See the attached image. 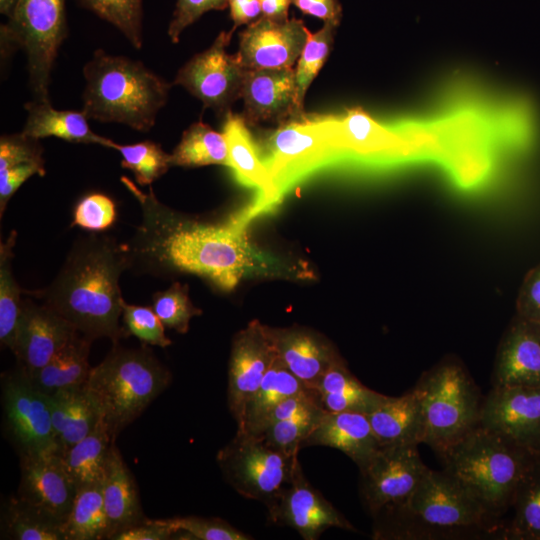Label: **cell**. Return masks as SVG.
<instances>
[{
    "instance_id": "obj_13",
    "label": "cell",
    "mask_w": 540,
    "mask_h": 540,
    "mask_svg": "<svg viewBox=\"0 0 540 540\" xmlns=\"http://www.w3.org/2000/svg\"><path fill=\"white\" fill-rule=\"evenodd\" d=\"M429 468L417 445L381 446L360 469V495L368 512L399 506L415 491Z\"/></svg>"
},
{
    "instance_id": "obj_46",
    "label": "cell",
    "mask_w": 540,
    "mask_h": 540,
    "mask_svg": "<svg viewBox=\"0 0 540 540\" xmlns=\"http://www.w3.org/2000/svg\"><path fill=\"white\" fill-rule=\"evenodd\" d=\"M114 201L102 193L84 196L74 209L72 226L89 231H102L109 228L116 219Z\"/></svg>"
},
{
    "instance_id": "obj_39",
    "label": "cell",
    "mask_w": 540,
    "mask_h": 540,
    "mask_svg": "<svg viewBox=\"0 0 540 540\" xmlns=\"http://www.w3.org/2000/svg\"><path fill=\"white\" fill-rule=\"evenodd\" d=\"M336 25L324 22L320 30H308L305 46L297 60L295 71L297 105L304 111V98L307 89L325 63L332 43Z\"/></svg>"
},
{
    "instance_id": "obj_8",
    "label": "cell",
    "mask_w": 540,
    "mask_h": 540,
    "mask_svg": "<svg viewBox=\"0 0 540 540\" xmlns=\"http://www.w3.org/2000/svg\"><path fill=\"white\" fill-rule=\"evenodd\" d=\"M257 146L281 196L295 181L344 154L339 118L306 112L264 132Z\"/></svg>"
},
{
    "instance_id": "obj_51",
    "label": "cell",
    "mask_w": 540,
    "mask_h": 540,
    "mask_svg": "<svg viewBox=\"0 0 540 540\" xmlns=\"http://www.w3.org/2000/svg\"><path fill=\"white\" fill-rule=\"evenodd\" d=\"M292 3L303 14L317 17L336 26L342 17V7L338 0H293Z\"/></svg>"
},
{
    "instance_id": "obj_52",
    "label": "cell",
    "mask_w": 540,
    "mask_h": 540,
    "mask_svg": "<svg viewBox=\"0 0 540 540\" xmlns=\"http://www.w3.org/2000/svg\"><path fill=\"white\" fill-rule=\"evenodd\" d=\"M230 17L233 21L231 33L242 25H249L262 16L260 0H228Z\"/></svg>"
},
{
    "instance_id": "obj_21",
    "label": "cell",
    "mask_w": 540,
    "mask_h": 540,
    "mask_svg": "<svg viewBox=\"0 0 540 540\" xmlns=\"http://www.w3.org/2000/svg\"><path fill=\"white\" fill-rule=\"evenodd\" d=\"M493 386L540 387V323L513 317L499 342Z\"/></svg>"
},
{
    "instance_id": "obj_55",
    "label": "cell",
    "mask_w": 540,
    "mask_h": 540,
    "mask_svg": "<svg viewBox=\"0 0 540 540\" xmlns=\"http://www.w3.org/2000/svg\"><path fill=\"white\" fill-rule=\"evenodd\" d=\"M538 460L540 461V456H539V459H538Z\"/></svg>"
},
{
    "instance_id": "obj_36",
    "label": "cell",
    "mask_w": 540,
    "mask_h": 540,
    "mask_svg": "<svg viewBox=\"0 0 540 540\" xmlns=\"http://www.w3.org/2000/svg\"><path fill=\"white\" fill-rule=\"evenodd\" d=\"M63 530L65 540L106 539L108 523L103 501V482L77 489Z\"/></svg>"
},
{
    "instance_id": "obj_6",
    "label": "cell",
    "mask_w": 540,
    "mask_h": 540,
    "mask_svg": "<svg viewBox=\"0 0 540 540\" xmlns=\"http://www.w3.org/2000/svg\"><path fill=\"white\" fill-rule=\"evenodd\" d=\"M171 379L170 371L149 348H124L117 343L101 363L91 368L85 387L115 442Z\"/></svg>"
},
{
    "instance_id": "obj_25",
    "label": "cell",
    "mask_w": 540,
    "mask_h": 540,
    "mask_svg": "<svg viewBox=\"0 0 540 540\" xmlns=\"http://www.w3.org/2000/svg\"><path fill=\"white\" fill-rule=\"evenodd\" d=\"M103 501L107 516L106 539L144 522L138 489L131 471L115 442L112 443L103 480Z\"/></svg>"
},
{
    "instance_id": "obj_3",
    "label": "cell",
    "mask_w": 540,
    "mask_h": 540,
    "mask_svg": "<svg viewBox=\"0 0 540 540\" xmlns=\"http://www.w3.org/2000/svg\"><path fill=\"white\" fill-rule=\"evenodd\" d=\"M374 539H432L487 528L484 507L450 474L429 469L407 501L373 516Z\"/></svg>"
},
{
    "instance_id": "obj_31",
    "label": "cell",
    "mask_w": 540,
    "mask_h": 540,
    "mask_svg": "<svg viewBox=\"0 0 540 540\" xmlns=\"http://www.w3.org/2000/svg\"><path fill=\"white\" fill-rule=\"evenodd\" d=\"M93 341L81 334L62 347L42 368L28 375L43 393L84 385L88 379L90 346Z\"/></svg>"
},
{
    "instance_id": "obj_5",
    "label": "cell",
    "mask_w": 540,
    "mask_h": 540,
    "mask_svg": "<svg viewBox=\"0 0 540 540\" xmlns=\"http://www.w3.org/2000/svg\"><path fill=\"white\" fill-rule=\"evenodd\" d=\"M441 458L445 470L493 520L512 506L522 480L538 456L480 425Z\"/></svg>"
},
{
    "instance_id": "obj_49",
    "label": "cell",
    "mask_w": 540,
    "mask_h": 540,
    "mask_svg": "<svg viewBox=\"0 0 540 540\" xmlns=\"http://www.w3.org/2000/svg\"><path fill=\"white\" fill-rule=\"evenodd\" d=\"M516 314L540 323V263L525 275L516 298Z\"/></svg>"
},
{
    "instance_id": "obj_1",
    "label": "cell",
    "mask_w": 540,
    "mask_h": 540,
    "mask_svg": "<svg viewBox=\"0 0 540 540\" xmlns=\"http://www.w3.org/2000/svg\"><path fill=\"white\" fill-rule=\"evenodd\" d=\"M121 182L139 202L141 222L126 245L129 270L168 276L191 273L222 291L233 290L247 275L264 268L263 255L232 218L218 224L191 220L146 193L126 176Z\"/></svg>"
},
{
    "instance_id": "obj_48",
    "label": "cell",
    "mask_w": 540,
    "mask_h": 540,
    "mask_svg": "<svg viewBox=\"0 0 540 540\" xmlns=\"http://www.w3.org/2000/svg\"><path fill=\"white\" fill-rule=\"evenodd\" d=\"M228 0H177L176 7L168 27V36L173 43L179 41L185 28L197 21L210 10H224Z\"/></svg>"
},
{
    "instance_id": "obj_23",
    "label": "cell",
    "mask_w": 540,
    "mask_h": 540,
    "mask_svg": "<svg viewBox=\"0 0 540 540\" xmlns=\"http://www.w3.org/2000/svg\"><path fill=\"white\" fill-rule=\"evenodd\" d=\"M241 113L248 126L270 121L277 124L299 115L293 68L248 70Z\"/></svg>"
},
{
    "instance_id": "obj_41",
    "label": "cell",
    "mask_w": 540,
    "mask_h": 540,
    "mask_svg": "<svg viewBox=\"0 0 540 540\" xmlns=\"http://www.w3.org/2000/svg\"><path fill=\"white\" fill-rule=\"evenodd\" d=\"M323 408L290 419L273 423L258 436L269 447L287 455L295 456L303 448V443L316 428L322 416ZM252 435V434H251Z\"/></svg>"
},
{
    "instance_id": "obj_38",
    "label": "cell",
    "mask_w": 540,
    "mask_h": 540,
    "mask_svg": "<svg viewBox=\"0 0 540 540\" xmlns=\"http://www.w3.org/2000/svg\"><path fill=\"white\" fill-rule=\"evenodd\" d=\"M514 516L501 534L507 539L540 540V461L519 485L512 506Z\"/></svg>"
},
{
    "instance_id": "obj_15",
    "label": "cell",
    "mask_w": 540,
    "mask_h": 540,
    "mask_svg": "<svg viewBox=\"0 0 540 540\" xmlns=\"http://www.w3.org/2000/svg\"><path fill=\"white\" fill-rule=\"evenodd\" d=\"M479 425L540 456V387L493 386Z\"/></svg>"
},
{
    "instance_id": "obj_14",
    "label": "cell",
    "mask_w": 540,
    "mask_h": 540,
    "mask_svg": "<svg viewBox=\"0 0 540 540\" xmlns=\"http://www.w3.org/2000/svg\"><path fill=\"white\" fill-rule=\"evenodd\" d=\"M267 510L270 522L294 529L304 540H317L330 528L357 531L306 479L299 458L289 482Z\"/></svg>"
},
{
    "instance_id": "obj_19",
    "label": "cell",
    "mask_w": 540,
    "mask_h": 540,
    "mask_svg": "<svg viewBox=\"0 0 540 540\" xmlns=\"http://www.w3.org/2000/svg\"><path fill=\"white\" fill-rule=\"evenodd\" d=\"M20 470L18 496L64 525L77 488L64 467L61 453L21 454Z\"/></svg>"
},
{
    "instance_id": "obj_22",
    "label": "cell",
    "mask_w": 540,
    "mask_h": 540,
    "mask_svg": "<svg viewBox=\"0 0 540 540\" xmlns=\"http://www.w3.org/2000/svg\"><path fill=\"white\" fill-rule=\"evenodd\" d=\"M266 330L278 359L311 389H315L332 365L344 361L329 340L311 329L266 325Z\"/></svg>"
},
{
    "instance_id": "obj_43",
    "label": "cell",
    "mask_w": 540,
    "mask_h": 540,
    "mask_svg": "<svg viewBox=\"0 0 540 540\" xmlns=\"http://www.w3.org/2000/svg\"><path fill=\"white\" fill-rule=\"evenodd\" d=\"M188 290L187 285L174 282L168 289L154 293L152 298V309L163 325L181 334L189 331L193 317L202 314V310L193 305Z\"/></svg>"
},
{
    "instance_id": "obj_33",
    "label": "cell",
    "mask_w": 540,
    "mask_h": 540,
    "mask_svg": "<svg viewBox=\"0 0 540 540\" xmlns=\"http://www.w3.org/2000/svg\"><path fill=\"white\" fill-rule=\"evenodd\" d=\"M112 443L101 418L89 435L61 454L64 467L77 489L103 482Z\"/></svg>"
},
{
    "instance_id": "obj_12",
    "label": "cell",
    "mask_w": 540,
    "mask_h": 540,
    "mask_svg": "<svg viewBox=\"0 0 540 540\" xmlns=\"http://www.w3.org/2000/svg\"><path fill=\"white\" fill-rule=\"evenodd\" d=\"M4 420L21 454L60 452L55 440L49 397L19 367L2 375Z\"/></svg>"
},
{
    "instance_id": "obj_7",
    "label": "cell",
    "mask_w": 540,
    "mask_h": 540,
    "mask_svg": "<svg viewBox=\"0 0 540 540\" xmlns=\"http://www.w3.org/2000/svg\"><path fill=\"white\" fill-rule=\"evenodd\" d=\"M413 390L421 406L423 443L440 456L479 426L483 400L459 360L442 359L422 374Z\"/></svg>"
},
{
    "instance_id": "obj_29",
    "label": "cell",
    "mask_w": 540,
    "mask_h": 540,
    "mask_svg": "<svg viewBox=\"0 0 540 540\" xmlns=\"http://www.w3.org/2000/svg\"><path fill=\"white\" fill-rule=\"evenodd\" d=\"M380 446L423 443V418L413 389L398 397L388 396L367 415Z\"/></svg>"
},
{
    "instance_id": "obj_2",
    "label": "cell",
    "mask_w": 540,
    "mask_h": 540,
    "mask_svg": "<svg viewBox=\"0 0 540 540\" xmlns=\"http://www.w3.org/2000/svg\"><path fill=\"white\" fill-rule=\"evenodd\" d=\"M129 270L125 244L114 237L90 234L78 238L54 280L45 288L24 290L94 341L117 344L128 335L120 327L122 302L119 280Z\"/></svg>"
},
{
    "instance_id": "obj_17",
    "label": "cell",
    "mask_w": 540,
    "mask_h": 540,
    "mask_svg": "<svg viewBox=\"0 0 540 540\" xmlns=\"http://www.w3.org/2000/svg\"><path fill=\"white\" fill-rule=\"evenodd\" d=\"M222 133L228 146L229 167L236 179L257 191L253 204L238 215L232 216L237 223L246 227L257 215L267 213L277 205L282 196L261 159L257 143L241 114L228 111Z\"/></svg>"
},
{
    "instance_id": "obj_42",
    "label": "cell",
    "mask_w": 540,
    "mask_h": 540,
    "mask_svg": "<svg viewBox=\"0 0 540 540\" xmlns=\"http://www.w3.org/2000/svg\"><path fill=\"white\" fill-rule=\"evenodd\" d=\"M82 7L111 23L137 49L142 47V0H76Z\"/></svg>"
},
{
    "instance_id": "obj_44",
    "label": "cell",
    "mask_w": 540,
    "mask_h": 540,
    "mask_svg": "<svg viewBox=\"0 0 540 540\" xmlns=\"http://www.w3.org/2000/svg\"><path fill=\"white\" fill-rule=\"evenodd\" d=\"M175 531L177 539L189 540H252L253 537L220 518L199 516L163 519Z\"/></svg>"
},
{
    "instance_id": "obj_34",
    "label": "cell",
    "mask_w": 540,
    "mask_h": 540,
    "mask_svg": "<svg viewBox=\"0 0 540 540\" xmlns=\"http://www.w3.org/2000/svg\"><path fill=\"white\" fill-rule=\"evenodd\" d=\"M1 538L15 540H65L63 522L22 500L10 497L1 513Z\"/></svg>"
},
{
    "instance_id": "obj_35",
    "label": "cell",
    "mask_w": 540,
    "mask_h": 540,
    "mask_svg": "<svg viewBox=\"0 0 540 540\" xmlns=\"http://www.w3.org/2000/svg\"><path fill=\"white\" fill-rule=\"evenodd\" d=\"M171 166L201 167L224 165L229 167L228 146L223 133L201 121L191 124L170 154Z\"/></svg>"
},
{
    "instance_id": "obj_10",
    "label": "cell",
    "mask_w": 540,
    "mask_h": 540,
    "mask_svg": "<svg viewBox=\"0 0 540 540\" xmlns=\"http://www.w3.org/2000/svg\"><path fill=\"white\" fill-rule=\"evenodd\" d=\"M298 455L287 456L258 436L237 433L216 456L228 484L242 497L268 508L289 482Z\"/></svg>"
},
{
    "instance_id": "obj_54",
    "label": "cell",
    "mask_w": 540,
    "mask_h": 540,
    "mask_svg": "<svg viewBox=\"0 0 540 540\" xmlns=\"http://www.w3.org/2000/svg\"><path fill=\"white\" fill-rule=\"evenodd\" d=\"M19 0H0V12L10 18Z\"/></svg>"
},
{
    "instance_id": "obj_4",
    "label": "cell",
    "mask_w": 540,
    "mask_h": 540,
    "mask_svg": "<svg viewBox=\"0 0 540 540\" xmlns=\"http://www.w3.org/2000/svg\"><path fill=\"white\" fill-rule=\"evenodd\" d=\"M83 113L147 132L167 102L171 84L142 62L96 50L83 68Z\"/></svg>"
},
{
    "instance_id": "obj_30",
    "label": "cell",
    "mask_w": 540,
    "mask_h": 540,
    "mask_svg": "<svg viewBox=\"0 0 540 540\" xmlns=\"http://www.w3.org/2000/svg\"><path fill=\"white\" fill-rule=\"evenodd\" d=\"M45 160L39 139L23 132L0 138V216L20 188L33 175L44 176Z\"/></svg>"
},
{
    "instance_id": "obj_27",
    "label": "cell",
    "mask_w": 540,
    "mask_h": 540,
    "mask_svg": "<svg viewBox=\"0 0 540 540\" xmlns=\"http://www.w3.org/2000/svg\"><path fill=\"white\" fill-rule=\"evenodd\" d=\"M27 111L23 133L41 139L56 137L72 143L98 144L111 148L114 141L92 131L83 111L58 110L49 100H33L25 104Z\"/></svg>"
},
{
    "instance_id": "obj_18",
    "label": "cell",
    "mask_w": 540,
    "mask_h": 540,
    "mask_svg": "<svg viewBox=\"0 0 540 540\" xmlns=\"http://www.w3.org/2000/svg\"><path fill=\"white\" fill-rule=\"evenodd\" d=\"M297 18L276 21L261 16L239 34V61L247 70L292 68L307 40Z\"/></svg>"
},
{
    "instance_id": "obj_50",
    "label": "cell",
    "mask_w": 540,
    "mask_h": 540,
    "mask_svg": "<svg viewBox=\"0 0 540 540\" xmlns=\"http://www.w3.org/2000/svg\"><path fill=\"white\" fill-rule=\"evenodd\" d=\"M175 531L163 519H146L115 536L114 540H169L174 539Z\"/></svg>"
},
{
    "instance_id": "obj_16",
    "label": "cell",
    "mask_w": 540,
    "mask_h": 540,
    "mask_svg": "<svg viewBox=\"0 0 540 540\" xmlns=\"http://www.w3.org/2000/svg\"><path fill=\"white\" fill-rule=\"evenodd\" d=\"M266 325L252 320L233 338L228 364V408L237 431L243 427L246 407L276 358Z\"/></svg>"
},
{
    "instance_id": "obj_11",
    "label": "cell",
    "mask_w": 540,
    "mask_h": 540,
    "mask_svg": "<svg viewBox=\"0 0 540 540\" xmlns=\"http://www.w3.org/2000/svg\"><path fill=\"white\" fill-rule=\"evenodd\" d=\"M232 34L222 31L208 49L195 54L178 70L173 82L201 100L204 108L224 116L241 98L248 71L236 54L226 51Z\"/></svg>"
},
{
    "instance_id": "obj_26",
    "label": "cell",
    "mask_w": 540,
    "mask_h": 540,
    "mask_svg": "<svg viewBox=\"0 0 540 540\" xmlns=\"http://www.w3.org/2000/svg\"><path fill=\"white\" fill-rule=\"evenodd\" d=\"M52 425L61 454L89 435L101 420L85 384L48 395Z\"/></svg>"
},
{
    "instance_id": "obj_24",
    "label": "cell",
    "mask_w": 540,
    "mask_h": 540,
    "mask_svg": "<svg viewBox=\"0 0 540 540\" xmlns=\"http://www.w3.org/2000/svg\"><path fill=\"white\" fill-rule=\"evenodd\" d=\"M337 449L349 457L360 469L381 448L366 414L354 412H326L316 428L303 443Z\"/></svg>"
},
{
    "instance_id": "obj_40",
    "label": "cell",
    "mask_w": 540,
    "mask_h": 540,
    "mask_svg": "<svg viewBox=\"0 0 540 540\" xmlns=\"http://www.w3.org/2000/svg\"><path fill=\"white\" fill-rule=\"evenodd\" d=\"M111 148L121 154L122 167L131 170L142 186L150 185L171 167L170 154L150 140L129 145L113 142Z\"/></svg>"
},
{
    "instance_id": "obj_9",
    "label": "cell",
    "mask_w": 540,
    "mask_h": 540,
    "mask_svg": "<svg viewBox=\"0 0 540 540\" xmlns=\"http://www.w3.org/2000/svg\"><path fill=\"white\" fill-rule=\"evenodd\" d=\"M67 33L65 0H19L7 23L1 25V60L24 50L35 100H49L51 72Z\"/></svg>"
},
{
    "instance_id": "obj_47",
    "label": "cell",
    "mask_w": 540,
    "mask_h": 540,
    "mask_svg": "<svg viewBox=\"0 0 540 540\" xmlns=\"http://www.w3.org/2000/svg\"><path fill=\"white\" fill-rule=\"evenodd\" d=\"M318 396L320 405L326 412H354L366 415L378 408L388 397L367 386L348 394H318Z\"/></svg>"
},
{
    "instance_id": "obj_53",
    "label": "cell",
    "mask_w": 540,
    "mask_h": 540,
    "mask_svg": "<svg viewBox=\"0 0 540 540\" xmlns=\"http://www.w3.org/2000/svg\"><path fill=\"white\" fill-rule=\"evenodd\" d=\"M262 7V16L276 20H288V10L293 0H260Z\"/></svg>"
},
{
    "instance_id": "obj_28",
    "label": "cell",
    "mask_w": 540,
    "mask_h": 540,
    "mask_svg": "<svg viewBox=\"0 0 540 540\" xmlns=\"http://www.w3.org/2000/svg\"><path fill=\"white\" fill-rule=\"evenodd\" d=\"M340 141L344 153L365 157H400L411 149V140L386 129L366 112L356 108L339 118Z\"/></svg>"
},
{
    "instance_id": "obj_32",
    "label": "cell",
    "mask_w": 540,
    "mask_h": 540,
    "mask_svg": "<svg viewBox=\"0 0 540 540\" xmlns=\"http://www.w3.org/2000/svg\"><path fill=\"white\" fill-rule=\"evenodd\" d=\"M309 390L312 389L293 375L276 356L258 389L249 400L243 427L237 433L254 435L264 418L278 403Z\"/></svg>"
},
{
    "instance_id": "obj_20",
    "label": "cell",
    "mask_w": 540,
    "mask_h": 540,
    "mask_svg": "<svg viewBox=\"0 0 540 540\" xmlns=\"http://www.w3.org/2000/svg\"><path fill=\"white\" fill-rule=\"evenodd\" d=\"M78 334L67 320L49 307L31 298L24 299L12 353L18 367L31 375Z\"/></svg>"
},
{
    "instance_id": "obj_45",
    "label": "cell",
    "mask_w": 540,
    "mask_h": 540,
    "mask_svg": "<svg viewBox=\"0 0 540 540\" xmlns=\"http://www.w3.org/2000/svg\"><path fill=\"white\" fill-rule=\"evenodd\" d=\"M122 318L127 334L137 337L145 344L167 347L172 344L166 336L164 325L152 307L122 302Z\"/></svg>"
},
{
    "instance_id": "obj_37",
    "label": "cell",
    "mask_w": 540,
    "mask_h": 540,
    "mask_svg": "<svg viewBox=\"0 0 540 540\" xmlns=\"http://www.w3.org/2000/svg\"><path fill=\"white\" fill-rule=\"evenodd\" d=\"M17 233L12 230L0 243V342L2 347L13 351L22 315L24 290L13 273V248Z\"/></svg>"
}]
</instances>
